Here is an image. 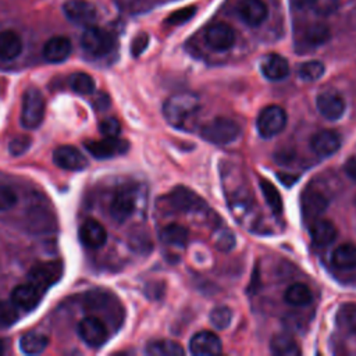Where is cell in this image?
Wrapping results in <instances>:
<instances>
[{
	"label": "cell",
	"mask_w": 356,
	"mask_h": 356,
	"mask_svg": "<svg viewBox=\"0 0 356 356\" xmlns=\"http://www.w3.org/2000/svg\"><path fill=\"white\" fill-rule=\"evenodd\" d=\"M284 299L286 303L292 306H306L313 300V293L307 285L296 282L288 286V289L284 293Z\"/></svg>",
	"instance_id": "31"
},
{
	"label": "cell",
	"mask_w": 356,
	"mask_h": 356,
	"mask_svg": "<svg viewBox=\"0 0 356 356\" xmlns=\"http://www.w3.org/2000/svg\"><path fill=\"white\" fill-rule=\"evenodd\" d=\"M355 206H356V199H355Z\"/></svg>",
	"instance_id": "50"
},
{
	"label": "cell",
	"mask_w": 356,
	"mask_h": 356,
	"mask_svg": "<svg viewBox=\"0 0 356 356\" xmlns=\"http://www.w3.org/2000/svg\"><path fill=\"white\" fill-rule=\"evenodd\" d=\"M18 202L17 193L10 186L0 185V211H7L13 209Z\"/></svg>",
	"instance_id": "41"
},
{
	"label": "cell",
	"mask_w": 356,
	"mask_h": 356,
	"mask_svg": "<svg viewBox=\"0 0 356 356\" xmlns=\"http://www.w3.org/2000/svg\"><path fill=\"white\" fill-rule=\"evenodd\" d=\"M86 150L95 157V159H110L118 154H124L129 145L127 140L117 138H107L104 136L100 140H89L85 143Z\"/></svg>",
	"instance_id": "11"
},
{
	"label": "cell",
	"mask_w": 356,
	"mask_h": 356,
	"mask_svg": "<svg viewBox=\"0 0 356 356\" xmlns=\"http://www.w3.org/2000/svg\"><path fill=\"white\" fill-rule=\"evenodd\" d=\"M239 132L238 124L225 117H217L200 129L202 138L214 145H228L239 136Z\"/></svg>",
	"instance_id": "3"
},
{
	"label": "cell",
	"mask_w": 356,
	"mask_h": 356,
	"mask_svg": "<svg viewBox=\"0 0 356 356\" xmlns=\"http://www.w3.org/2000/svg\"><path fill=\"white\" fill-rule=\"evenodd\" d=\"M327 197L317 189H306L300 196V210L302 216L307 222L318 218L327 209Z\"/></svg>",
	"instance_id": "14"
},
{
	"label": "cell",
	"mask_w": 356,
	"mask_h": 356,
	"mask_svg": "<svg viewBox=\"0 0 356 356\" xmlns=\"http://www.w3.org/2000/svg\"><path fill=\"white\" fill-rule=\"evenodd\" d=\"M238 14L246 25L254 28L267 19L268 7L263 0H241L238 4Z\"/></svg>",
	"instance_id": "16"
},
{
	"label": "cell",
	"mask_w": 356,
	"mask_h": 356,
	"mask_svg": "<svg viewBox=\"0 0 356 356\" xmlns=\"http://www.w3.org/2000/svg\"><path fill=\"white\" fill-rule=\"evenodd\" d=\"M325 71V67L321 61L318 60H310V61H306L303 64H300L299 67V76L303 79V81H307V82H313V81H317L323 76Z\"/></svg>",
	"instance_id": "36"
},
{
	"label": "cell",
	"mask_w": 356,
	"mask_h": 356,
	"mask_svg": "<svg viewBox=\"0 0 356 356\" xmlns=\"http://www.w3.org/2000/svg\"><path fill=\"white\" fill-rule=\"evenodd\" d=\"M72 51V43L67 36H53L43 46V57L49 63H63Z\"/></svg>",
	"instance_id": "21"
},
{
	"label": "cell",
	"mask_w": 356,
	"mask_h": 356,
	"mask_svg": "<svg viewBox=\"0 0 356 356\" xmlns=\"http://www.w3.org/2000/svg\"><path fill=\"white\" fill-rule=\"evenodd\" d=\"M343 170L346 172V175L353 181L356 182V157H350L346 160L345 165H343Z\"/></svg>",
	"instance_id": "46"
},
{
	"label": "cell",
	"mask_w": 356,
	"mask_h": 356,
	"mask_svg": "<svg viewBox=\"0 0 356 356\" xmlns=\"http://www.w3.org/2000/svg\"><path fill=\"white\" fill-rule=\"evenodd\" d=\"M341 146V138L335 131L323 129L314 134L310 139V147L314 154L320 157H330Z\"/></svg>",
	"instance_id": "20"
},
{
	"label": "cell",
	"mask_w": 356,
	"mask_h": 356,
	"mask_svg": "<svg viewBox=\"0 0 356 356\" xmlns=\"http://www.w3.org/2000/svg\"><path fill=\"white\" fill-rule=\"evenodd\" d=\"M259 185H260L263 196H264L267 204L270 206V209L275 214H281V211H282V199H281V195L277 191V188L266 178H260Z\"/></svg>",
	"instance_id": "35"
},
{
	"label": "cell",
	"mask_w": 356,
	"mask_h": 356,
	"mask_svg": "<svg viewBox=\"0 0 356 356\" xmlns=\"http://www.w3.org/2000/svg\"><path fill=\"white\" fill-rule=\"evenodd\" d=\"M63 263L58 260L40 261L32 266L28 273V280L46 291L47 288L60 281V278L63 277Z\"/></svg>",
	"instance_id": "6"
},
{
	"label": "cell",
	"mask_w": 356,
	"mask_h": 356,
	"mask_svg": "<svg viewBox=\"0 0 356 356\" xmlns=\"http://www.w3.org/2000/svg\"><path fill=\"white\" fill-rule=\"evenodd\" d=\"M79 241L85 248L99 249L107 241L106 228L99 221L89 218L79 227Z\"/></svg>",
	"instance_id": "18"
},
{
	"label": "cell",
	"mask_w": 356,
	"mask_h": 356,
	"mask_svg": "<svg viewBox=\"0 0 356 356\" xmlns=\"http://www.w3.org/2000/svg\"><path fill=\"white\" fill-rule=\"evenodd\" d=\"M204 40L213 50L225 51L234 46L235 32L225 22H214L206 28Z\"/></svg>",
	"instance_id": "9"
},
{
	"label": "cell",
	"mask_w": 356,
	"mask_h": 356,
	"mask_svg": "<svg viewBox=\"0 0 356 356\" xmlns=\"http://www.w3.org/2000/svg\"><path fill=\"white\" fill-rule=\"evenodd\" d=\"M270 350L277 356H298L300 348L296 341L288 334H277L270 341Z\"/></svg>",
	"instance_id": "26"
},
{
	"label": "cell",
	"mask_w": 356,
	"mask_h": 356,
	"mask_svg": "<svg viewBox=\"0 0 356 356\" xmlns=\"http://www.w3.org/2000/svg\"><path fill=\"white\" fill-rule=\"evenodd\" d=\"M316 106L320 114L331 121L339 120L345 113V102L337 92H323L316 99Z\"/></svg>",
	"instance_id": "17"
},
{
	"label": "cell",
	"mask_w": 356,
	"mask_h": 356,
	"mask_svg": "<svg viewBox=\"0 0 356 356\" xmlns=\"http://www.w3.org/2000/svg\"><path fill=\"white\" fill-rule=\"evenodd\" d=\"M330 28L324 22H313L305 26L302 35H300V42L306 46V49L310 47H318L324 44L330 39Z\"/></svg>",
	"instance_id": "24"
},
{
	"label": "cell",
	"mask_w": 356,
	"mask_h": 356,
	"mask_svg": "<svg viewBox=\"0 0 356 356\" xmlns=\"http://www.w3.org/2000/svg\"><path fill=\"white\" fill-rule=\"evenodd\" d=\"M309 232L313 243L317 246H327L337 238L335 225L330 220L324 218H316L314 221L309 222Z\"/></svg>",
	"instance_id": "22"
},
{
	"label": "cell",
	"mask_w": 356,
	"mask_h": 356,
	"mask_svg": "<svg viewBox=\"0 0 356 356\" xmlns=\"http://www.w3.org/2000/svg\"><path fill=\"white\" fill-rule=\"evenodd\" d=\"M68 83L78 95H92L96 89L95 79L86 72H74L70 75Z\"/></svg>",
	"instance_id": "34"
},
{
	"label": "cell",
	"mask_w": 356,
	"mask_h": 356,
	"mask_svg": "<svg viewBox=\"0 0 356 356\" xmlns=\"http://www.w3.org/2000/svg\"><path fill=\"white\" fill-rule=\"evenodd\" d=\"M337 323L350 334H356V303H343L337 312Z\"/></svg>",
	"instance_id": "33"
},
{
	"label": "cell",
	"mask_w": 356,
	"mask_h": 356,
	"mask_svg": "<svg viewBox=\"0 0 356 356\" xmlns=\"http://www.w3.org/2000/svg\"><path fill=\"white\" fill-rule=\"evenodd\" d=\"M19 318V309L11 300H0V328L14 325Z\"/></svg>",
	"instance_id": "37"
},
{
	"label": "cell",
	"mask_w": 356,
	"mask_h": 356,
	"mask_svg": "<svg viewBox=\"0 0 356 356\" xmlns=\"http://www.w3.org/2000/svg\"><path fill=\"white\" fill-rule=\"evenodd\" d=\"M189 349L196 356H209L221 353L222 345L221 339L216 334L210 331H200L192 337Z\"/></svg>",
	"instance_id": "19"
},
{
	"label": "cell",
	"mask_w": 356,
	"mask_h": 356,
	"mask_svg": "<svg viewBox=\"0 0 356 356\" xmlns=\"http://www.w3.org/2000/svg\"><path fill=\"white\" fill-rule=\"evenodd\" d=\"M189 232L188 229L181 224H168L161 228L160 231V239L165 245L171 246H181L184 248L188 242Z\"/></svg>",
	"instance_id": "30"
},
{
	"label": "cell",
	"mask_w": 356,
	"mask_h": 356,
	"mask_svg": "<svg viewBox=\"0 0 356 356\" xmlns=\"http://www.w3.org/2000/svg\"><path fill=\"white\" fill-rule=\"evenodd\" d=\"M232 320V312L227 306H217L210 312V321L217 330H225Z\"/></svg>",
	"instance_id": "38"
},
{
	"label": "cell",
	"mask_w": 356,
	"mask_h": 356,
	"mask_svg": "<svg viewBox=\"0 0 356 356\" xmlns=\"http://www.w3.org/2000/svg\"><path fill=\"white\" fill-rule=\"evenodd\" d=\"M64 15L76 25H86L95 22L96 8L88 0H68L63 6Z\"/></svg>",
	"instance_id": "13"
},
{
	"label": "cell",
	"mask_w": 356,
	"mask_h": 356,
	"mask_svg": "<svg viewBox=\"0 0 356 356\" xmlns=\"http://www.w3.org/2000/svg\"><path fill=\"white\" fill-rule=\"evenodd\" d=\"M286 125V113L282 107L271 104L264 107L257 117V131L260 136L268 139L278 135Z\"/></svg>",
	"instance_id": "4"
},
{
	"label": "cell",
	"mask_w": 356,
	"mask_h": 356,
	"mask_svg": "<svg viewBox=\"0 0 356 356\" xmlns=\"http://www.w3.org/2000/svg\"><path fill=\"white\" fill-rule=\"evenodd\" d=\"M78 334L81 339L92 348H99L108 339V330L106 324L96 316L83 317L78 324Z\"/></svg>",
	"instance_id": "8"
},
{
	"label": "cell",
	"mask_w": 356,
	"mask_h": 356,
	"mask_svg": "<svg viewBox=\"0 0 356 356\" xmlns=\"http://www.w3.org/2000/svg\"><path fill=\"white\" fill-rule=\"evenodd\" d=\"M92 104H93V107L96 110H104V108H107L110 106V97L104 92H99L93 97Z\"/></svg>",
	"instance_id": "45"
},
{
	"label": "cell",
	"mask_w": 356,
	"mask_h": 356,
	"mask_svg": "<svg viewBox=\"0 0 356 356\" xmlns=\"http://www.w3.org/2000/svg\"><path fill=\"white\" fill-rule=\"evenodd\" d=\"M99 129L103 134V136L117 138L120 135V132H121V124H120V121L117 118L108 117V118H104V120L100 121Z\"/></svg>",
	"instance_id": "42"
},
{
	"label": "cell",
	"mask_w": 356,
	"mask_h": 356,
	"mask_svg": "<svg viewBox=\"0 0 356 356\" xmlns=\"http://www.w3.org/2000/svg\"><path fill=\"white\" fill-rule=\"evenodd\" d=\"M235 246V236L231 231L224 229L216 238V248L221 252H229Z\"/></svg>",
	"instance_id": "43"
},
{
	"label": "cell",
	"mask_w": 356,
	"mask_h": 356,
	"mask_svg": "<svg viewBox=\"0 0 356 356\" xmlns=\"http://www.w3.org/2000/svg\"><path fill=\"white\" fill-rule=\"evenodd\" d=\"M22 51L21 36L10 29L0 32V58L10 61L17 58Z\"/></svg>",
	"instance_id": "25"
},
{
	"label": "cell",
	"mask_w": 356,
	"mask_h": 356,
	"mask_svg": "<svg viewBox=\"0 0 356 356\" xmlns=\"http://www.w3.org/2000/svg\"><path fill=\"white\" fill-rule=\"evenodd\" d=\"M150 356H182L185 355L184 348L174 341L170 339H157L147 343L146 350Z\"/></svg>",
	"instance_id": "29"
},
{
	"label": "cell",
	"mask_w": 356,
	"mask_h": 356,
	"mask_svg": "<svg viewBox=\"0 0 356 356\" xmlns=\"http://www.w3.org/2000/svg\"><path fill=\"white\" fill-rule=\"evenodd\" d=\"M46 103L42 92L36 88H29L22 96L21 125L26 129L38 128L44 118Z\"/></svg>",
	"instance_id": "2"
},
{
	"label": "cell",
	"mask_w": 356,
	"mask_h": 356,
	"mask_svg": "<svg viewBox=\"0 0 356 356\" xmlns=\"http://www.w3.org/2000/svg\"><path fill=\"white\" fill-rule=\"evenodd\" d=\"M261 74L268 79V81H281L288 76L289 74V64L288 60L284 58L280 54H268L263 61H261Z\"/></svg>",
	"instance_id": "23"
},
{
	"label": "cell",
	"mask_w": 356,
	"mask_h": 356,
	"mask_svg": "<svg viewBox=\"0 0 356 356\" xmlns=\"http://www.w3.org/2000/svg\"><path fill=\"white\" fill-rule=\"evenodd\" d=\"M139 0H117V3L124 7V8H131V7H135V4L138 3Z\"/></svg>",
	"instance_id": "48"
},
{
	"label": "cell",
	"mask_w": 356,
	"mask_h": 356,
	"mask_svg": "<svg viewBox=\"0 0 356 356\" xmlns=\"http://www.w3.org/2000/svg\"><path fill=\"white\" fill-rule=\"evenodd\" d=\"M47 345L49 338L42 332L31 331L19 338V349L25 355H39L47 348Z\"/></svg>",
	"instance_id": "27"
},
{
	"label": "cell",
	"mask_w": 356,
	"mask_h": 356,
	"mask_svg": "<svg viewBox=\"0 0 356 356\" xmlns=\"http://www.w3.org/2000/svg\"><path fill=\"white\" fill-rule=\"evenodd\" d=\"M53 161L57 167L68 171H82L88 167L86 157L74 146L61 145L53 152Z\"/></svg>",
	"instance_id": "12"
},
{
	"label": "cell",
	"mask_w": 356,
	"mask_h": 356,
	"mask_svg": "<svg viewBox=\"0 0 356 356\" xmlns=\"http://www.w3.org/2000/svg\"><path fill=\"white\" fill-rule=\"evenodd\" d=\"M168 200L175 210H179L184 213L199 211L206 207L203 199L199 195H196L195 192L184 186L174 188L168 195Z\"/></svg>",
	"instance_id": "15"
},
{
	"label": "cell",
	"mask_w": 356,
	"mask_h": 356,
	"mask_svg": "<svg viewBox=\"0 0 356 356\" xmlns=\"http://www.w3.org/2000/svg\"><path fill=\"white\" fill-rule=\"evenodd\" d=\"M197 111L199 97L192 92H178L170 96L163 104L164 118L175 128H182Z\"/></svg>",
	"instance_id": "1"
},
{
	"label": "cell",
	"mask_w": 356,
	"mask_h": 356,
	"mask_svg": "<svg viewBox=\"0 0 356 356\" xmlns=\"http://www.w3.org/2000/svg\"><path fill=\"white\" fill-rule=\"evenodd\" d=\"M295 4L298 7L309 8L317 15L328 17L338 10L339 0H295Z\"/></svg>",
	"instance_id": "32"
},
{
	"label": "cell",
	"mask_w": 356,
	"mask_h": 356,
	"mask_svg": "<svg viewBox=\"0 0 356 356\" xmlns=\"http://www.w3.org/2000/svg\"><path fill=\"white\" fill-rule=\"evenodd\" d=\"M44 292H46L44 289H42L36 284L28 281L26 284L17 285L13 289V292H11V302L19 310L29 312V310L35 309L40 303Z\"/></svg>",
	"instance_id": "10"
},
{
	"label": "cell",
	"mask_w": 356,
	"mask_h": 356,
	"mask_svg": "<svg viewBox=\"0 0 356 356\" xmlns=\"http://www.w3.org/2000/svg\"><path fill=\"white\" fill-rule=\"evenodd\" d=\"M136 206V189L131 185L121 186L113 196L110 204V214L117 222L127 221Z\"/></svg>",
	"instance_id": "7"
},
{
	"label": "cell",
	"mask_w": 356,
	"mask_h": 356,
	"mask_svg": "<svg viewBox=\"0 0 356 356\" xmlns=\"http://www.w3.org/2000/svg\"><path fill=\"white\" fill-rule=\"evenodd\" d=\"M196 11H197L196 6H188V7L178 8L167 17L165 22L170 24V25H181V24L188 22L189 19H192L195 17Z\"/></svg>",
	"instance_id": "39"
},
{
	"label": "cell",
	"mask_w": 356,
	"mask_h": 356,
	"mask_svg": "<svg viewBox=\"0 0 356 356\" xmlns=\"http://www.w3.org/2000/svg\"><path fill=\"white\" fill-rule=\"evenodd\" d=\"M4 353V342L0 339V355Z\"/></svg>",
	"instance_id": "49"
},
{
	"label": "cell",
	"mask_w": 356,
	"mask_h": 356,
	"mask_svg": "<svg viewBox=\"0 0 356 356\" xmlns=\"http://www.w3.org/2000/svg\"><path fill=\"white\" fill-rule=\"evenodd\" d=\"M113 44H114V39H113L111 33H108L107 31H104L99 26L89 25L81 36L82 49L86 53L96 56V57L110 53V50L113 49Z\"/></svg>",
	"instance_id": "5"
},
{
	"label": "cell",
	"mask_w": 356,
	"mask_h": 356,
	"mask_svg": "<svg viewBox=\"0 0 356 356\" xmlns=\"http://www.w3.org/2000/svg\"><path fill=\"white\" fill-rule=\"evenodd\" d=\"M332 264L339 270H352L356 267V246L352 243L339 245L331 256Z\"/></svg>",
	"instance_id": "28"
},
{
	"label": "cell",
	"mask_w": 356,
	"mask_h": 356,
	"mask_svg": "<svg viewBox=\"0 0 356 356\" xmlns=\"http://www.w3.org/2000/svg\"><path fill=\"white\" fill-rule=\"evenodd\" d=\"M32 139L28 135H18L14 139H11V142L8 143V152L10 154L18 157L22 156L24 153L28 152V149L31 147Z\"/></svg>",
	"instance_id": "40"
},
{
	"label": "cell",
	"mask_w": 356,
	"mask_h": 356,
	"mask_svg": "<svg viewBox=\"0 0 356 356\" xmlns=\"http://www.w3.org/2000/svg\"><path fill=\"white\" fill-rule=\"evenodd\" d=\"M278 178L288 188H291L298 181V177L296 175H291V174H281V172H278Z\"/></svg>",
	"instance_id": "47"
},
{
	"label": "cell",
	"mask_w": 356,
	"mask_h": 356,
	"mask_svg": "<svg viewBox=\"0 0 356 356\" xmlns=\"http://www.w3.org/2000/svg\"><path fill=\"white\" fill-rule=\"evenodd\" d=\"M147 44H149V36H147V33L142 32V33L136 35V36L134 38L132 43H131V53H132V56H134V57L140 56V54L145 51V49L147 47Z\"/></svg>",
	"instance_id": "44"
}]
</instances>
